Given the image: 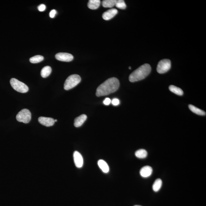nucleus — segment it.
Wrapping results in <instances>:
<instances>
[{"label":"nucleus","instance_id":"obj_26","mask_svg":"<svg viewBox=\"0 0 206 206\" xmlns=\"http://www.w3.org/2000/svg\"><path fill=\"white\" fill-rule=\"evenodd\" d=\"M111 102V100L110 98H106L104 100L103 103H104V104H105V105H108L110 104Z\"/></svg>","mask_w":206,"mask_h":206},{"label":"nucleus","instance_id":"obj_9","mask_svg":"<svg viewBox=\"0 0 206 206\" xmlns=\"http://www.w3.org/2000/svg\"><path fill=\"white\" fill-rule=\"evenodd\" d=\"M38 121L41 124L47 127L51 126L55 123V120L51 118L41 116L39 118Z\"/></svg>","mask_w":206,"mask_h":206},{"label":"nucleus","instance_id":"obj_7","mask_svg":"<svg viewBox=\"0 0 206 206\" xmlns=\"http://www.w3.org/2000/svg\"><path fill=\"white\" fill-rule=\"evenodd\" d=\"M56 59L60 61L70 62L73 59V56L67 53H58L55 56Z\"/></svg>","mask_w":206,"mask_h":206},{"label":"nucleus","instance_id":"obj_11","mask_svg":"<svg viewBox=\"0 0 206 206\" xmlns=\"http://www.w3.org/2000/svg\"><path fill=\"white\" fill-rule=\"evenodd\" d=\"M153 169L152 167L148 166L142 167L140 171V173L142 177H147L152 175Z\"/></svg>","mask_w":206,"mask_h":206},{"label":"nucleus","instance_id":"obj_29","mask_svg":"<svg viewBox=\"0 0 206 206\" xmlns=\"http://www.w3.org/2000/svg\"><path fill=\"white\" fill-rule=\"evenodd\" d=\"M140 206V205H135V206Z\"/></svg>","mask_w":206,"mask_h":206},{"label":"nucleus","instance_id":"obj_14","mask_svg":"<svg viewBox=\"0 0 206 206\" xmlns=\"http://www.w3.org/2000/svg\"><path fill=\"white\" fill-rule=\"evenodd\" d=\"M100 4L99 0H90L88 3V6L90 9L96 10L99 7Z\"/></svg>","mask_w":206,"mask_h":206},{"label":"nucleus","instance_id":"obj_21","mask_svg":"<svg viewBox=\"0 0 206 206\" xmlns=\"http://www.w3.org/2000/svg\"><path fill=\"white\" fill-rule=\"evenodd\" d=\"M44 58L42 56L40 55H37L31 57L29 59V61L31 63L33 64H36V63H39L40 62L43 60Z\"/></svg>","mask_w":206,"mask_h":206},{"label":"nucleus","instance_id":"obj_1","mask_svg":"<svg viewBox=\"0 0 206 206\" xmlns=\"http://www.w3.org/2000/svg\"><path fill=\"white\" fill-rule=\"evenodd\" d=\"M119 86L120 82L117 78H110L98 87L96 95L97 97L107 96L116 91Z\"/></svg>","mask_w":206,"mask_h":206},{"label":"nucleus","instance_id":"obj_10","mask_svg":"<svg viewBox=\"0 0 206 206\" xmlns=\"http://www.w3.org/2000/svg\"><path fill=\"white\" fill-rule=\"evenodd\" d=\"M117 13L118 10L116 9H110L103 13L102 18L105 20H110L113 18Z\"/></svg>","mask_w":206,"mask_h":206},{"label":"nucleus","instance_id":"obj_27","mask_svg":"<svg viewBox=\"0 0 206 206\" xmlns=\"http://www.w3.org/2000/svg\"><path fill=\"white\" fill-rule=\"evenodd\" d=\"M57 120H55V122H57Z\"/></svg>","mask_w":206,"mask_h":206},{"label":"nucleus","instance_id":"obj_22","mask_svg":"<svg viewBox=\"0 0 206 206\" xmlns=\"http://www.w3.org/2000/svg\"><path fill=\"white\" fill-rule=\"evenodd\" d=\"M115 6L121 9H124L126 7L124 1L123 0H118L115 3Z\"/></svg>","mask_w":206,"mask_h":206},{"label":"nucleus","instance_id":"obj_23","mask_svg":"<svg viewBox=\"0 0 206 206\" xmlns=\"http://www.w3.org/2000/svg\"><path fill=\"white\" fill-rule=\"evenodd\" d=\"M112 102L113 105H114V106H117V105H119L120 102L119 100L117 99V98H114V99H113V100H112Z\"/></svg>","mask_w":206,"mask_h":206},{"label":"nucleus","instance_id":"obj_24","mask_svg":"<svg viewBox=\"0 0 206 206\" xmlns=\"http://www.w3.org/2000/svg\"><path fill=\"white\" fill-rule=\"evenodd\" d=\"M45 5L44 4H41L38 7V9L40 11H43L45 10Z\"/></svg>","mask_w":206,"mask_h":206},{"label":"nucleus","instance_id":"obj_8","mask_svg":"<svg viewBox=\"0 0 206 206\" xmlns=\"http://www.w3.org/2000/svg\"><path fill=\"white\" fill-rule=\"evenodd\" d=\"M73 159L75 166L78 168H81L83 165V159L80 152L75 151L73 153Z\"/></svg>","mask_w":206,"mask_h":206},{"label":"nucleus","instance_id":"obj_4","mask_svg":"<svg viewBox=\"0 0 206 206\" xmlns=\"http://www.w3.org/2000/svg\"><path fill=\"white\" fill-rule=\"evenodd\" d=\"M10 83L13 88L18 92L25 93L28 91V87L26 84L14 78L10 80Z\"/></svg>","mask_w":206,"mask_h":206},{"label":"nucleus","instance_id":"obj_2","mask_svg":"<svg viewBox=\"0 0 206 206\" xmlns=\"http://www.w3.org/2000/svg\"><path fill=\"white\" fill-rule=\"evenodd\" d=\"M151 71V67L148 64H144L134 71L129 76L130 82H135L145 78Z\"/></svg>","mask_w":206,"mask_h":206},{"label":"nucleus","instance_id":"obj_19","mask_svg":"<svg viewBox=\"0 0 206 206\" xmlns=\"http://www.w3.org/2000/svg\"><path fill=\"white\" fill-rule=\"evenodd\" d=\"M135 155L139 159H144L147 157V152L146 150L141 149L136 151L135 152Z\"/></svg>","mask_w":206,"mask_h":206},{"label":"nucleus","instance_id":"obj_16","mask_svg":"<svg viewBox=\"0 0 206 206\" xmlns=\"http://www.w3.org/2000/svg\"><path fill=\"white\" fill-rule=\"evenodd\" d=\"M52 68L50 66H45L42 69L41 71V76L43 78H47L51 73Z\"/></svg>","mask_w":206,"mask_h":206},{"label":"nucleus","instance_id":"obj_17","mask_svg":"<svg viewBox=\"0 0 206 206\" xmlns=\"http://www.w3.org/2000/svg\"><path fill=\"white\" fill-rule=\"evenodd\" d=\"M169 89L171 92L174 93L178 96H183V90L181 88L176 87L174 85H171L169 86Z\"/></svg>","mask_w":206,"mask_h":206},{"label":"nucleus","instance_id":"obj_3","mask_svg":"<svg viewBox=\"0 0 206 206\" xmlns=\"http://www.w3.org/2000/svg\"><path fill=\"white\" fill-rule=\"evenodd\" d=\"M81 81V77L78 74H72L66 79L64 85L65 90H68L74 88Z\"/></svg>","mask_w":206,"mask_h":206},{"label":"nucleus","instance_id":"obj_5","mask_svg":"<svg viewBox=\"0 0 206 206\" xmlns=\"http://www.w3.org/2000/svg\"><path fill=\"white\" fill-rule=\"evenodd\" d=\"M31 118V114L29 110L23 109L18 112L16 116V119L18 121L24 123H28Z\"/></svg>","mask_w":206,"mask_h":206},{"label":"nucleus","instance_id":"obj_13","mask_svg":"<svg viewBox=\"0 0 206 206\" xmlns=\"http://www.w3.org/2000/svg\"><path fill=\"white\" fill-rule=\"evenodd\" d=\"M98 166L102 171L104 173H108L109 171V167L108 165L104 160H100L98 161Z\"/></svg>","mask_w":206,"mask_h":206},{"label":"nucleus","instance_id":"obj_20","mask_svg":"<svg viewBox=\"0 0 206 206\" xmlns=\"http://www.w3.org/2000/svg\"><path fill=\"white\" fill-rule=\"evenodd\" d=\"M116 0H105L102 2L103 7L105 8H112L115 5Z\"/></svg>","mask_w":206,"mask_h":206},{"label":"nucleus","instance_id":"obj_6","mask_svg":"<svg viewBox=\"0 0 206 206\" xmlns=\"http://www.w3.org/2000/svg\"><path fill=\"white\" fill-rule=\"evenodd\" d=\"M171 67V62L169 59L162 60L159 62L157 67V71L160 74L168 72Z\"/></svg>","mask_w":206,"mask_h":206},{"label":"nucleus","instance_id":"obj_18","mask_svg":"<svg viewBox=\"0 0 206 206\" xmlns=\"http://www.w3.org/2000/svg\"><path fill=\"white\" fill-rule=\"evenodd\" d=\"M162 185V180L160 179H157L153 183L152 188L154 192H158L160 190Z\"/></svg>","mask_w":206,"mask_h":206},{"label":"nucleus","instance_id":"obj_15","mask_svg":"<svg viewBox=\"0 0 206 206\" xmlns=\"http://www.w3.org/2000/svg\"><path fill=\"white\" fill-rule=\"evenodd\" d=\"M189 109L193 113H195L198 115L205 116L206 115V112L192 105H189Z\"/></svg>","mask_w":206,"mask_h":206},{"label":"nucleus","instance_id":"obj_12","mask_svg":"<svg viewBox=\"0 0 206 206\" xmlns=\"http://www.w3.org/2000/svg\"><path fill=\"white\" fill-rule=\"evenodd\" d=\"M87 118V116L84 114H81L80 116L76 118L74 121V126L76 127L81 126L86 120Z\"/></svg>","mask_w":206,"mask_h":206},{"label":"nucleus","instance_id":"obj_28","mask_svg":"<svg viewBox=\"0 0 206 206\" xmlns=\"http://www.w3.org/2000/svg\"><path fill=\"white\" fill-rule=\"evenodd\" d=\"M129 69H131V67H130V66H129Z\"/></svg>","mask_w":206,"mask_h":206},{"label":"nucleus","instance_id":"obj_25","mask_svg":"<svg viewBox=\"0 0 206 206\" xmlns=\"http://www.w3.org/2000/svg\"><path fill=\"white\" fill-rule=\"evenodd\" d=\"M56 13H57V11H56V10H52L50 11V13H49V16H50V18H53L56 15Z\"/></svg>","mask_w":206,"mask_h":206}]
</instances>
